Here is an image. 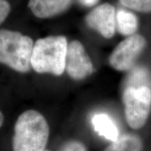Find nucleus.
<instances>
[{"instance_id": "nucleus-1", "label": "nucleus", "mask_w": 151, "mask_h": 151, "mask_svg": "<svg viewBox=\"0 0 151 151\" xmlns=\"http://www.w3.org/2000/svg\"><path fill=\"white\" fill-rule=\"evenodd\" d=\"M49 126L39 111L28 110L20 115L14 127V151H44L49 138Z\"/></svg>"}, {"instance_id": "nucleus-2", "label": "nucleus", "mask_w": 151, "mask_h": 151, "mask_svg": "<svg viewBox=\"0 0 151 151\" xmlns=\"http://www.w3.org/2000/svg\"><path fill=\"white\" fill-rule=\"evenodd\" d=\"M68 44L62 36L38 39L32 53V67L39 73L62 75L65 70Z\"/></svg>"}, {"instance_id": "nucleus-3", "label": "nucleus", "mask_w": 151, "mask_h": 151, "mask_svg": "<svg viewBox=\"0 0 151 151\" xmlns=\"http://www.w3.org/2000/svg\"><path fill=\"white\" fill-rule=\"evenodd\" d=\"M33 40L16 31L0 29V63L14 70L27 73L31 68Z\"/></svg>"}, {"instance_id": "nucleus-4", "label": "nucleus", "mask_w": 151, "mask_h": 151, "mask_svg": "<svg viewBox=\"0 0 151 151\" xmlns=\"http://www.w3.org/2000/svg\"><path fill=\"white\" fill-rule=\"evenodd\" d=\"M122 101L127 124L133 129H140L146 124L150 112V87L124 88Z\"/></svg>"}, {"instance_id": "nucleus-5", "label": "nucleus", "mask_w": 151, "mask_h": 151, "mask_svg": "<svg viewBox=\"0 0 151 151\" xmlns=\"http://www.w3.org/2000/svg\"><path fill=\"white\" fill-rule=\"evenodd\" d=\"M146 45V39L143 36H130L115 48L109 58V63L118 71H129L132 69Z\"/></svg>"}, {"instance_id": "nucleus-6", "label": "nucleus", "mask_w": 151, "mask_h": 151, "mask_svg": "<svg viewBox=\"0 0 151 151\" xmlns=\"http://www.w3.org/2000/svg\"><path fill=\"white\" fill-rule=\"evenodd\" d=\"M65 69L71 78L78 81L94 72L91 60L80 41L75 40L68 44Z\"/></svg>"}, {"instance_id": "nucleus-7", "label": "nucleus", "mask_w": 151, "mask_h": 151, "mask_svg": "<svg viewBox=\"0 0 151 151\" xmlns=\"http://www.w3.org/2000/svg\"><path fill=\"white\" fill-rule=\"evenodd\" d=\"M86 22L88 27L97 31L104 37H113L116 27L115 8L107 3L100 5L88 14Z\"/></svg>"}, {"instance_id": "nucleus-8", "label": "nucleus", "mask_w": 151, "mask_h": 151, "mask_svg": "<svg viewBox=\"0 0 151 151\" xmlns=\"http://www.w3.org/2000/svg\"><path fill=\"white\" fill-rule=\"evenodd\" d=\"M71 0H29L28 6L39 18H48L65 12L71 6Z\"/></svg>"}, {"instance_id": "nucleus-9", "label": "nucleus", "mask_w": 151, "mask_h": 151, "mask_svg": "<svg viewBox=\"0 0 151 151\" xmlns=\"http://www.w3.org/2000/svg\"><path fill=\"white\" fill-rule=\"evenodd\" d=\"M92 124L94 129L100 136L111 141L118 139V129L110 117L104 113H99L93 116Z\"/></svg>"}, {"instance_id": "nucleus-10", "label": "nucleus", "mask_w": 151, "mask_h": 151, "mask_svg": "<svg viewBox=\"0 0 151 151\" xmlns=\"http://www.w3.org/2000/svg\"><path fill=\"white\" fill-rule=\"evenodd\" d=\"M116 27L118 32L122 35H133L138 28L137 18L129 11L119 10L116 14Z\"/></svg>"}, {"instance_id": "nucleus-11", "label": "nucleus", "mask_w": 151, "mask_h": 151, "mask_svg": "<svg viewBox=\"0 0 151 151\" xmlns=\"http://www.w3.org/2000/svg\"><path fill=\"white\" fill-rule=\"evenodd\" d=\"M142 143L135 135L126 134L113 141L104 151H141Z\"/></svg>"}, {"instance_id": "nucleus-12", "label": "nucleus", "mask_w": 151, "mask_h": 151, "mask_svg": "<svg viewBox=\"0 0 151 151\" xmlns=\"http://www.w3.org/2000/svg\"><path fill=\"white\" fill-rule=\"evenodd\" d=\"M150 87V73L143 67H137L132 69L125 81L124 88H141Z\"/></svg>"}, {"instance_id": "nucleus-13", "label": "nucleus", "mask_w": 151, "mask_h": 151, "mask_svg": "<svg viewBox=\"0 0 151 151\" xmlns=\"http://www.w3.org/2000/svg\"><path fill=\"white\" fill-rule=\"evenodd\" d=\"M124 6L141 13L151 12V0H120Z\"/></svg>"}, {"instance_id": "nucleus-14", "label": "nucleus", "mask_w": 151, "mask_h": 151, "mask_svg": "<svg viewBox=\"0 0 151 151\" xmlns=\"http://www.w3.org/2000/svg\"><path fill=\"white\" fill-rule=\"evenodd\" d=\"M62 151H87V149L80 141H71L66 143Z\"/></svg>"}, {"instance_id": "nucleus-15", "label": "nucleus", "mask_w": 151, "mask_h": 151, "mask_svg": "<svg viewBox=\"0 0 151 151\" xmlns=\"http://www.w3.org/2000/svg\"><path fill=\"white\" fill-rule=\"evenodd\" d=\"M10 5L6 0H0V24L4 21L10 12Z\"/></svg>"}, {"instance_id": "nucleus-16", "label": "nucleus", "mask_w": 151, "mask_h": 151, "mask_svg": "<svg viewBox=\"0 0 151 151\" xmlns=\"http://www.w3.org/2000/svg\"><path fill=\"white\" fill-rule=\"evenodd\" d=\"M99 0H79V1L83 5L86 6H92L98 2Z\"/></svg>"}, {"instance_id": "nucleus-17", "label": "nucleus", "mask_w": 151, "mask_h": 151, "mask_svg": "<svg viewBox=\"0 0 151 151\" xmlns=\"http://www.w3.org/2000/svg\"><path fill=\"white\" fill-rule=\"evenodd\" d=\"M4 116L2 114V113L1 112V111H0V127L2 126V124L4 123Z\"/></svg>"}, {"instance_id": "nucleus-18", "label": "nucleus", "mask_w": 151, "mask_h": 151, "mask_svg": "<svg viewBox=\"0 0 151 151\" xmlns=\"http://www.w3.org/2000/svg\"><path fill=\"white\" fill-rule=\"evenodd\" d=\"M44 151H48V150H44Z\"/></svg>"}]
</instances>
